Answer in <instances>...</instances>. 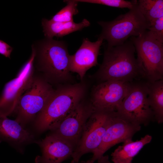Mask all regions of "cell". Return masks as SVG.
I'll return each mask as SVG.
<instances>
[{
  "label": "cell",
  "mask_w": 163,
  "mask_h": 163,
  "mask_svg": "<svg viewBox=\"0 0 163 163\" xmlns=\"http://www.w3.org/2000/svg\"><path fill=\"white\" fill-rule=\"evenodd\" d=\"M129 39L135 46L145 80L152 83L163 79V43L155 39L147 30Z\"/></svg>",
  "instance_id": "obj_5"
},
{
  "label": "cell",
  "mask_w": 163,
  "mask_h": 163,
  "mask_svg": "<svg viewBox=\"0 0 163 163\" xmlns=\"http://www.w3.org/2000/svg\"><path fill=\"white\" fill-rule=\"evenodd\" d=\"M137 4L142 14L149 24L163 16V0H139Z\"/></svg>",
  "instance_id": "obj_19"
},
{
  "label": "cell",
  "mask_w": 163,
  "mask_h": 163,
  "mask_svg": "<svg viewBox=\"0 0 163 163\" xmlns=\"http://www.w3.org/2000/svg\"><path fill=\"white\" fill-rule=\"evenodd\" d=\"M77 163H88L87 161H82L81 162H79V161Z\"/></svg>",
  "instance_id": "obj_25"
},
{
  "label": "cell",
  "mask_w": 163,
  "mask_h": 163,
  "mask_svg": "<svg viewBox=\"0 0 163 163\" xmlns=\"http://www.w3.org/2000/svg\"><path fill=\"white\" fill-rule=\"evenodd\" d=\"M148 100L153 112L154 120L163 123V79L148 82Z\"/></svg>",
  "instance_id": "obj_18"
},
{
  "label": "cell",
  "mask_w": 163,
  "mask_h": 163,
  "mask_svg": "<svg viewBox=\"0 0 163 163\" xmlns=\"http://www.w3.org/2000/svg\"><path fill=\"white\" fill-rule=\"evenodd\" d=\"M13 48L6 43L0 40V54L10 58Z\"/></svg>",
  "instance_id": "obj_23"
},
{
  "label": "cell",
  "mask_w": 163,
  "mask_h": 163,
  "mask_svg": "<svg viewBox=\"0 0 163 163\" xmlns=\"http://www.w3.org/2000/svg\"><path fill=\"white\" fill-rule=\"evenodd\" d=\"M147 30L155 39L163 43V16L150 23Z\"/></svg>",
  "instance_id": "obj_22"
},
{
  "label": "cell",
  "mask_w": 163,
  "mask_h": 163,
  "mask_svg": "<svg viewBox=\"0 0 163 163\" xmlns=\"http://www.w3.org/2000/svg\"><path fill=\"white\" fill-rule=\"evenodd\" d=\"M103 40L100 37L94 42L87 38L84 39L79 49L70 55V72L78 74L82 80L87 71L98 64L97 57Z\"/></svg>",
  "instance_id": "obj_14"
},
{
  "label": "cell",
  "mask_w": 163,
  "mask_h": 163,
  "mask_svg": "<svg viewBox=\"0 0 163 163\" xmlns=\"http://www.w3.org/2000/svg\"><path fill=\"white\" fill-rule=\"evenodd\" d=\"M78 2L89 3L104 5L107 6L120 8H132L136 0L131 1L124 0H76Z\"/></svg>",
  "instance_id": "obj_21"
},
{
  "label": "cell",
  "mask_w": 163,
  "mask_h": 163,
  "mask_svg": "<svg viewBox=\"0 0 163 163\" xmlns=\"http://www.w3.org/2000/svg\"><path fill=\"white\" fill-rule=\"evenodd\" d=\"M136 51L130 40L121 45L107 46L102 62L92 77L98 83L107 80L128 83L145 80L142 69L135 57Z\"/></svg>",
  "instance_id": "obj_1"
},
{
  "label": "cell",
  "mask_w": 163,
  "mask_h": 163,
  "mask_svg": "<svg viewBox=\"0 0 163 163\" xmlns=\"http://www.w3.org/2000/svg\"><path fill=\"white\" fill-rule=\"evenodd\" d=\"M113 112L95 110L84 127L71 156V163L78 162L83 155L89 153H93L99 146L109 124Z\"/></svg>",
  "instance_id": "obj_8"
},
{
  "label": "cell",
  "mask_w": 163,
  "mask_h": 163,
  "mask_svg": "<svg viewBox=\"0 0 163 163\" xmlns=\"http://www.w3.org/2000/svg\"><path fill=\"white\" fill-rule=\"evenodd\" d=\"M36 53L33 46L29 60L17 76L5 85L0 97V117H7L15 110L21 96L30 85L34 78L33 63Z\"/></svg>",
  "instance_id": "obj_9"
},
{
  "label": "cell",
  "mask_w": 163,
  "mask_h": 163,
  "mask_svg": "<svg viewBox=\"0 0 163 163\" xmlns=\"http://www.w3.org/2000/svg\"><path fill=\"white\" fill-rule=\"evenodd\" d=\"M66 5L50 19L52 21L66 22L73 21V16L78 13L76 0H65Z\"/></svg>",
  "instance_id": "obj_20"
},
{
  "label": "cell",
  "mask_w": 163,
  "mask_h": 163,
  "mask_svg": "<svg viewBox=\"0 0 163 163\" xmlns=\"http://www.w3.org/2000/svg\"><path fill=\"white\" fill-rule=\"evenodd\" d=\"M42 24L46 38H53L54 37H61L81 30L88 27L90 24L89 21L85 18L79 23H76L74 21L66 22H55L43 18Z\"/></svg>",
  "instance_id": "obj_17"
},
{
  "label": "cell",
  "mask_w": 163,
  "mask_h": 163,
  "mask_svg": "<svg viewBox=\"0 0 163 163\" xmlns=\"http://www.w3.org/2000/svg\"><path fill=\"white\" fill-rule=\"evenodd\" d=\"M152 139L151 136L147 134L135 141L132 139L126 140L112 153V161L113 163H132L133 158Z\"/></svg>",
  "instance_id": "obj_16"
},
{
  "label": "cell",
  "mask_w": 163,
  "mask_h": 163,
  "mask_svg": "<svg viewBox=\"0 0 163 163\" xmlns=\"http://www.w3.org/2000/svg\"><path fill=\"white\" fill-rule=\"evenodd\" d=\"M97 23L102 28L98 37L106 40L108 47L121 45L129 37L140 36L149 26L140 11L137 0L127 13L120 15L113 21Z\"/></svg>",
  "instance_id": "obj_3"
},
{
  "label": "cell",
  "mask_w": 163,
  "mask_h": 163,
  "mask_svg": "<svg viewBox=\"0 0 163 163\" xmlns=\"http://www.w3.org/2000/svg\"><path fill=\"white\" fill-rule=\"evenodd\" d=\"M131 83L107 80L94 86L90 101L94 110L116 111L127 94Z\"/></svg>",
  "instance_id": "obj_12"
},
{
  "label": "cell",
  "mask_w": 163,
  "mask_h": 163,
  "mask_svg": "<svg viewBox=\"0 0 163 163\" xmlns=\"http://www.w3.org/2000/svg\"><path fill=\"white\" fill-rule=\"evenodd\" d=\"M42 155L37 163H62L71 157L75 147L64 139L50 133L38 142Z\"/></svg>",
  "instance_id": "obj_13"
},
{
  "label": "cell",
  "mask_w": 163,
  "mask_h": 163,
  "mask_svg": "<svg viewBox=\"0 0 163 163\" xmlns=\"http://www.w3.org/2000/svg\"><path fill=\"white\" fill-rule=\"evenodd\" d=\"M55 90L46 80L34 78L18 102L15 120L24 127L43 110Z\"/></svg>",
  "instance_id": "obj_7"
},
{
  "label": "cell",
  "mask_w": 163,
  "mask_h": 163,
  "mask_svg": "<svg viewBox=\"0 0 163 163\" xmlns=\"http://www.w3.org/2000/svg\"><path fill=\"white\" fill-rule=\"evenodd\" d=\"M86 85L83 82L62 85L56 90L37 117L35 126L42 133L55 128L84 98Z\"/></svg>",
  "instance_id": "obj_2"
},
{
  "label": "cell",
  "mask_w": 163,
  "mask_h": 163,
  "mask_svg": "<svg viewBox=\"0 0 163 163\" xmlns=\"http://www.w3.org/2000/svg\"><path fill=\"white\" fill-rule=\"evenodd\" d=\"M97 161V163H112L110 161L108 155H103Z\"/></svg>",
  "instance_id": "obj_24"
},
{
  "label": "cell",
  "mask_w": 163,
  "mask_h": 163,
  "mask_svg": "<svg viewBox=\"0 0 163 163\" xmlns=\"http://www.w3.org/2000/svg\"><path fill=\"white\" fill-rule=\"evenodd\" d=\"M141 129V126L129 122L119 115L116 111H113L101 144L87 162L94 163L113 146L132 139L134 134Z\"/></svg>",
  "instance_id": "obj_10"
},
{
  "label": "cell",
  "mask_w": 163,
  "mask_h": 163,
  "mask_svg": "<svg viewBox=\"0 0 163 163\" xmlns=\"http://www.w3.org/2000/svg\"><path fill=\"white\" fill-rule=\"evenodd\" d=\"M94 110L90 101L83 99L51 130V133L67 140L75 147L86 122Z\"/></svg>",
  "instance_id": "obj_11"
},
{
  "label": "cell",
  "mask_w": 163,
  "mask_h": 163,
  "mask_svg": "<svg viewBox=\"0 0 163 163\" xmlns=\"http://www.w3.org/2000/svg\"><path fill=\"white\" fill-rule=\"evenodd\" d=\"M38 52L41 69L48 78L60 83L71 80V55L66 43L46 38L40 43Z\"/></svg>",
  "instance_id": "obj_4"
},
{
  "label": "cell",
  "mask_w": 163,
  "mask_h": 163,
  "mask_svg": "<svg viewBox=\"0 0 163 163\" xmlns=\"http://www.w3.org/2000/svg\"><path fill=\"white\" fill-rule=\"evenodd\" d=\"M0 137L3 139L21 144L31 142L33 136L15 120L0 117Z\"/></svg>",
  "instance_id": "obj_15"
},
{
  "label": "cell",
  "mask_w": 163,
  "mask_h": 163,
  "mask_svg": "<svg viewBox=\"0 0 163 163\" xmlns=\"http://www.w3.org/2000/svg\"><path fill=\"white\" fill-rule=\"evenodd\" d=\"M148 82L144 80L131 82L129 90L116 111L134 124L148 125L154 120L148 100Z\"/></svg>",
  "instance_id": "obj_6"
}]
</instances>
